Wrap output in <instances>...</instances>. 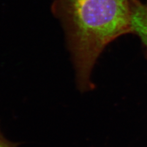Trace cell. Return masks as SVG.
Masks as SVG:
<instances>
[{"mask_svg": "<svg viewBox=\"0 0 147 147\" xmlns=\"http://www.w3.org/2000/svg\"><path fill=\"white\" fill-rule=\"evenodd\" d=\"M139 1L55 0L52 11L65 31L80 90L94 88L91 74L105 47L132 34V14Z\"/></svg>", "mask_w": 147, "mask_h": 147, "instance_id": "1", "label": "cell"}, {"mask_svg": "<svg viewBox=\"0 0 147 147\" xmlns=\"http://www.w3.org/2000/svg\"><path fill=\"white\" fill-rule=\"evenodd\" d=\"M132 34L137 36L147 53V0H139L132 18Z\"/></svg>", "mask_w": 147, "mask_h": 147, "instance_id": "2", "label": "cell"}, {"mask_svg": "<svg viewBox=\"0 0 147 147\" xmlns=\"http://www.w3.org/2000/svg\"><path fill=\"white\" fill-rule=\"evenodd\" d=\"M18 144L13 143L7 140L0 132V147H17Z\"/></svg>", "mask_w": 147, "mask_h": 147, "instance_id": "3", "label": "cell"}]
</instances>
